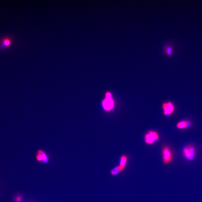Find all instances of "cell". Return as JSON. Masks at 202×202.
<instances>
[{"mask_svg": "<svg viewBox=\"0 0 202 202\" xmlns=\"http://www.w3.org/2000/svg\"><path fill=\"white\" fill-rule=\"evenodd\" d=\"M162 159L164 164L167 165L172 162L173 155L171 149L168 146H165L162 151Z\"/></svg>", "mask_w": 202, "mask_h": 202, "instance_id": "cell-1", "label": "cell"}, {"mask_svg": "<svg viewBox=\"0 0 202 202\" xmlns=\"http://www.w3.org/2000/svg\"><path fill=\"white\" fill-rule=\"evenodd\" d=\"M196 149L194 146L188 145L183 148L182 153L183 156L187 160H193L196 156Z\"/></svg>", "mask_w": 202, "mask_h": 202, "instance_id": "cell-2", "label": "cell"}, {"mask_svg": "<svg viewBox=\"0 0 202 202\" xmlns=\"http://www.w3.org/2000/svg\"><path fill=\"white\" fill-rule=\"evenodd\" d=\"M159 134L155 131L150 130L144 136V142L146 144L150 145L157 141L159 139Z\"/></svg>", "mask_w": 202, "mask_h": 202, "instance_id": "cell-3", "label": "cell"}, {"mask_svg": "<svg viewBox=\"0 0 202 202\" xmlns=\"http://www.w3.org/2000/svg\"><path fill=\"white\" fill-rule=\"evenodd\" d=\"M102 107L106 111H110L114 108V101L112 98L105 97L102 101Z\"/></svg>", "mask_w": 202, "mask_h": 202, "instance_id": "cell-4", "label": "cell"}, {"mask_svg": "<svg viewBox=\"0 0 202 202\" xmlns=\"http://www.w3.org/2000/svg\"><path fill=\"white\" fill-rule=\"evenodd\" d=\"M163 110L164 115L165 116L171 115L175 110V107L171 102H165L163 104Z\"/></svg>", "mask_w": 202, "mask_h": 202, "instance_id": "cell-5", "label": "cell"}, {"mask_svg": "<svg viewBox=\"0 0 202 202\" xmlns=\"http://www.w3.org/2000/svg\"><path fill=\"white\" fill-rule=\"evenodd\" d=\"M36 158L37 162L44 164H47L49 161V157L47 153L42 149H39L37 150Z\"/></svg>", "mask_w": 202, "mask_h": 202, "instance_id": "cell-6", "label": "cell"}, {"mask_svg": "<svg viewBox=\"0 0 202 202\" xmlns=\"http://www.w3.org/2000/svg\"><path fill=\"white\" fill-rule=\"evenodd\" d=\"M163 51L167 56H171L174 51V46L171 42L166 43L163 46Z\"/></svg>", "mask_w": 202, "mask_h": 202, "instance_id": "cell-7", "label": "cell"}, {"mask_svg": "<svg viewBox=\"0 0 202 202\" xmlns=\"http://www.w3.org/2000/svg\"><path fill=\"white\" fill-rule=\"evenodd\" d=\"M128 158L125 155H122L120 158L119 166L120 168L123 172L124 171L126 168L127 163H128Z\"/></svg>", "mask_w": 202, "mask_h": 202, "instance_id": "cell-8", "label": "cell"}, {"mask_svg": "<svg viewBox=\"0 0 202 202\" xmlns=\"http://www.w3.org/2000/svg\"><path fill=\"white\" fill-rule=\"evenodd\" d=\"M12 43V39L9 37H5L2 39L0 43V48L3 49L9 47Z\"/></svg>", "mask_w": 202, "mask_h": 202, "instance_id": "cell-9", "label": "cell"}, {"mask_svg": "<svg viewBox=\"0 0 202 202\" xmlns=\"http://www.w3.org/2000/svg\"><path fill=\"white\" fill-rule=\"evenodd\" d=\"M192 125V123L188 121H182L177 123V128L179 129H183L190 127Z\"/></svg>", "mask_w": 202, "mask_h": 202, "instance_id": "cell-10", "label": "cell"}, {"mask_svg": "<svg viewBox=\"0 0 202 202\" xmlns=\"http://www.w3.org/2000/svg\"><path fill=\"white\" fill-rule=\"evenodd\" d=\"M122 172L121 170L118 165L112 168L110 171V174L113 176H117Z\"/></svg>", "mask_w": 202, "mask_h": 202, "instance_id": "cell-11", "label": "cell"}, {"mask_svg": "<svg viewBox=\"0 0 202 202\" xmlns=\"http://www.w3.org/2000/svg\"><path fill=\"white\" fill-rule=\"evenodd\" d=\"M22 197L20 195L17 196L15 198L16 202H22Z\"/></svg>", "mask_w": 202, "mask_h": 202, "instance_id": "cell-12", "label": "cell"}, {"mask_svg": "<svg viewBox=\"0 0 202 202\" xmlns=\"http://www.w3.org/2000/svg\"><path fill=\"white\" fill-rule=\"evenodd\" d=\"M112 95L111 93L110 92H107L105 94V97L107 98H112Z\"/></svg>", "mask_w": 202, "mask_h": 202, "instance_id": "cell-13", "label": "cell"}]
</instances>
